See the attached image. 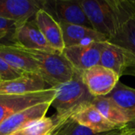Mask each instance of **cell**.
<instances>
[{
  "mask_svg": "<svg viewBox=\"0 0 135 135\" xmlns=\"http://www.w3.org/2000/svg\"><path fill=\"white\" fill-rule=\"evenodd\" d=\"M55 96V87L21 95H0V124L20 111L41 103L52 102Z\"/></svg>",
  "mask_w": 135,
  "mask_h": 135,
  "instance_id": "obj_5",
  "label": "cell"
},
{
  "mask_svg": "<svg viewBox=\"0 0 135 135\" xmlns=\"http://www.w3.org/2000/svg\"><path fill=\"white\" fill-rule=\"evenodd\" d=\"M15 27V22L0 17V33L8 35L9 31H13Z\"/></svg>",
  "mask_w": 135,
  "mask_h": 135,
  "instance_id": "obj_23",
  "label": "cell"
},
{
  "mask_svg": "<svg viewBox=\"0 0 135 135\" xmlns=\"http://www.w3.org/2000/svg\"><path fill=\"white\" fill-rule=\"evenodd\" d=\"M67 120H62L59 119L55 115L51 117L45 116L28 123L26 127L13 134L51 135L59 127V125Z\"/></svg>",
  "mask_w": 135,
  "mask_h": 135,
  "instance_id": "obj_20",
  "label": "cell"
},
{
  "mask_svg": "<svg viewBox=\"0 0 135 135\" xmlns=\"http://www.w3.org/2000/svg\"><path fill=\"white\" fill-rule=\"evenodd\" d=\"M44 9L50 13L59 23L79 25L92 28L91 23L81 7L80 0L47 1Z\"/></svg>",
  "mask_w": 135,
  "mask_h": 135,
  "instance_id": "obj_9",
  "label": "cell"
},
{
  "mask_svg": "<svg viewBox=\"0 0 135 135\" xmlns=\"http://www.w3.org/2000/svg\"><path fill=\"white\" fill-rule=\"evenodd\" d=\"M11 39L14 45L25 49L56 51L48 44L34 19L15 25Z\"/></svg>",
  "mask_w": 135,
  "mask_h": 135,
  "instance_id": "obj_10",
  "label": "cell"
},
{
  "mask_svg": "<svg viewBox=\"0 0 135 135\" xmlns=\"http://www.w3.org/2000/svg\"><path fill=\"white\" fill-rule=\"evenodd\" d=\"M0 57L12 67L24 74L40 75V67L36 60L18 46L0 44Z\"/></svg>",
  "mask_w": 135,
  "mask_h": 135,
  "instance_id": "obj_14",
  "label": "cell"
},
{
  "mask_svg": "<svg viewBox=\"0 0 135 135\" xmlns=\"http://www.w3.org/2000/svg\"></svg>",
  "mask_w": 135,
  "mask_h": 135,
  "instance_id": "obj_29",
  "label": "cell"
},
{
  "mask_svg": "<svg viewBox=\"0 0 135 135\" xmlns=\"http://www.w3.org/2000/svg\"><path fill=\"white\" fill-rule=\"evenodd\" d=\"M47 1L0 0V17L15 22V25L33 17L38 10L45 8Z\"/></svg>",
  "mask_w": 135,
  "mask_h": 135,
  "instance_id": "obj_11",
  "label": "cell"
},
{
  "mask_svg": "<svg viewBox=\"0 0 135 135\" xmlns=\"http://www.w3.org/2000/svg\"><path fill=\"white\" fill-rule=\"evenodd\" d=\"M22 49L36 60L40 77L51 87L69 81L76 73L62 52Z\"/></svg>",
  "mask_w": 135,
  "mask_h": 135,
  "instance_id": "obj_2",
  "label": "cell"
},
{
  "mask_svg": "<svg viewBox=\"0 0 135 135\" xmlns=\"http://www.w3.org/2000/svg\"><path fill=\"white\" fill-rule=\"evenodd\" d=\"M51 102H44L20 111L0 124V135H11L19 131L28 123L46 116Z\"/></svg>",
  "mask_w": 135,
  "mask_h": 135,
  "instance_id": "obj_12",
  "label": "cell"
},
{
  "mask_svg": "<svg viewBox=\"0 0 135 135\" xmlns=\"http://www.w3.org/2000/svg\"><path fill=\"white\" fill-rule=\"evenodd\" d=\"M107 97L128 113L132 119V123L129 127L135 130V89L119 81L113 91Z\"/></svg>",
  "mask_w": 135,
  "mask_h": 135,
  "instance_id": "obj_19",
  "label": "cell"
},
{
  "mask_svg": "<svg viewBox=\"0 0 135 135\" xmlns=\"http://www.w3.org/2000/svg\"><path fill=\"white\" fill-rule=\"evenodd\" d=\"M70 119L81 126L101 133L121 128L108 121L92 103L81 106L72 114Z\"/></svg>",
  "mask_w": 135,
  "mask_h": 135,
  "instance_id": "obj_16",
  "label": "cell"
},
{
  "mask_svg": "<svg viewBox=\"0 0 135 135\" xmlns=\"http://www.w3.org/2000/svg\"><path fill=\"white\" fill-rule=\"evenodd\" d=\"M131 135H135V133H133V134H131Z\"/></svg>",
  "mask_w": 135,
  "mask_h": 135,
  "instance_id": "obj_27",
  "label": "cell"
},
{
  "mask_svg": "<svg viewBox=\"0 0 135 135\" xmlns=\"http://www.w3.org/2000/svg\"><path fill=\"white\" fill-rule=\"evenodd\" d=\"M91 103L108 121L115 127H130L131 125V117L127 112L116 104L110 97H94Z\"/></svg>",
  "mask_w": 135,
  "mask_h": 135,
  "instance_id": "obj_18",
  "label": "cell"
},
{
  "mask_svg": "<svg viewBox=\"0 0 135 135\" xmlns=\"http://www.w3.org/2000/svg\"><path fill=\"white\" fill-rule=\"evenodd\" d=\"M68 119V120H69ZM67 120V121H68ZM67 121H66V122H64V123H62L61 125H59V127L51 134V135H64V133H65V127H66V122Z\"/></svg>",
  "mask_w": 135,
  "mask_h": 135,
  "instance_id": "obj_25",
  "label": "cell"
},
{
  "mask_svg": "<svg viewBox=\"0 0 135 135\" xmlns=\"http://www.w3.org/2000/svg\"><path fill=\"white\" fill-rule=\"evenodd\" d=\"M106 41H95L88 44L65 47L62 53L74 70L82 74L85 70L99 65L101 51Z\"/></svg>",
  "mask_w": 135,
  "mask_h": 135,
  "instance_id": "obj_7",
  "label": "cell"
},
{
  "mask_svg": "<svg viewBox=\"0 0 135 135\" xmlns=\"http://www.w3.org/2000/svg\"><path fill=\"white\" fill-rule=\"evenodd\" d=\"M133 133H135V130L130 128L129 127L118 128L111 131L104 132L101 135H131Z\"/></svg>",
  "mask_w": 135,
  "mask_h": 135,
  "instance_id": "obj_24",
  "label": "cell"
},
{
  "mask_svg": "<svg viewBox=\"0 0 135 135\" xmlns=\"http://www.w3.org/2000/svg\"><path fill=\"white\" fill-rule=\"evenodd\" d=\"M55 88V96L51 106L56 111L55 115L62 120L70 119L76 110L91 103L94 98L84 84L81 74L78 72L71 80Z\"/></svg>",
  "mask_w": 135,
  "mask_h": 135,
  "instance_id": "obj_1",
  "label": "cell"
},
{
  "mask_svg": "<svg viewBox=\"0 0 135 135\" xmlns=\"http://www.w3.org/2000/svg\"><path fill=\"white\" fill-rule=\"evenodd\" d=\"M7 36V34H6V33H0V40H2L4 37H6Z\"/></svg>",
  "mask_w": 135,
  "mask_h": 135,
  "instance_id": "obj_26",
  "label": "cell"
},
{
  "mask_svg": "<svg viewBox=\"0 0 135 135\" xmlns=\"http://www.w3.org/2000/svg\"><path fill=\"white\" fill-rule=\"evenodd\" d=\"M81 74L84 84L93 97H107L119 81V76L113 70L100 65L94 66Z\"/></svg>",
  "mask_w": 135,
  "mask_h": 135,
  "instance_id": "obj_6",
  "label": "cell"
},
{
  "mask_svg": "<svg viewBox=\"0 0 135 135\" xmlns=\"http://www.w3.org/2000/svg\"><path fill=\"white\" fill-rule=\"evenodd\" d=\"M99 65L113 70L119 77L131 76L135 70V56L127 49L107 40L101 51Z\"/></svg>",
  "mask_w": 135,
  "mask_h": 135,
  "instance_id": "obj_8",
  "label": "cell"
},
{
  "mask_svg": "<svg viewBox=\"0 0 135 135\" xmlns=\"http://www.w3.org/2000/svg\"><path fill=\"white\" fill-rule=\"evenodd\" d=\"M33 19L51 47L56 51L62 52L65 49L62 32L55 18L47 10L40 9L35 14Z\"/></svg>",
  "mask_w": 135,
  "mask_h": 135,
  "instance_id": "obj_15",
  "label": "cell"
},
{
  "mask_svg": "<svg viewBox=\"0 0 135 135\" xmlns=\"http://www.w3.org/2000/svg\"><path fill=\"white\" fill-rule=\"evenodd\" d=\"M80 3L92 28L108 40L116 25L113 0H80Z\"/></svg>",
  "mask_w": 135,
  "mask_h": 135,
  "instance_id": "obj_4",
  "label": "cell"
},
{
  "mask_svg": "<svg viewBox=\"0 0 135 135\" xmlns=\"http://www.w3.org/2000/svg\"><path fill=\"white\" fill-rule=\"evenodd\" d=\"M40 75L25 74L18 78L0 81V95H21L51 89Z\"/></svg>",
  "mask_w": 135,
  "mask_h": 135,
  "instance_id": "obj_13",
  "label": "cell"
},
{
  "mask_svg": "<svg viewBox=\"0 0 135 135\" xmlns=\"http://www.w3.org/2000/svg\"><path fill=\"white\" fill-rule=\"evenodd\" d=\"M63 36L65 47L88 44L95 41H106L107 37L92 28L79 25L59 23Z\"/></svg>",
  "mask_w": 135,
  "mask_h": 135,
  "instance_id": "obj_17",
  "label": "cell"
},
{
  "mask_svg": "<svg viewBox=\"0 0 135 135\" xmlns=\"http://www.w3.org/2000/svg\"><path fill=\"white\" fill-rule=\"evenodd\" d=\"M11 135H15V134H11Z\"/></svg>",
  "mask_w": 135,
  "mask_h": 135,
  "instance_id": "obj_28",
  "label": "cell"
},
{
  "mask_svg": "<svg viewBox=\"0 0 135 135\" xmlns=\"http://www.w3.org/2000/svg\"><path fill=\"white\" fill-rule=\"evenodd\" d=\"M116 25L108 42L119 45L135 56V0H113ZM131 76L135 77V70Z\"/></svg>",
  "mask_w": 135,
  "mask_h": 135,
  "instance_id": "obj_3",
  "label": "cell"
},
{
  "mask_svg": "<svg viewBox=\"0 0 135 135\" xmlns=\"http://www.w3.org/2000/svg\"><path fill=\"white\" fill-rule=\"evenodd\" d=\"M24 73L14 69L0 57V81H6L20 78Z\"/></svg>",
  "mask_w": 135,
  "mask_h": 135,
  "instance_id": "obj_22",
  "label": "cell"
},
{
  "mask_svg": "<svg viewBox=\"0 0 135 135\" xmlns=\"http://www.w3.org/2000/svg\"><path fill=\"white\" fill-rule=\"evenodd\" d=\"M104 133L97 132L90 128L81 126L70 119L66 123L64 135H101Z\"/></svg>",
  "mask_w": 135,
  "mask_h": 135,
  "instance_id": "obj_21",
  "label": "cell"
}]
</instances>
